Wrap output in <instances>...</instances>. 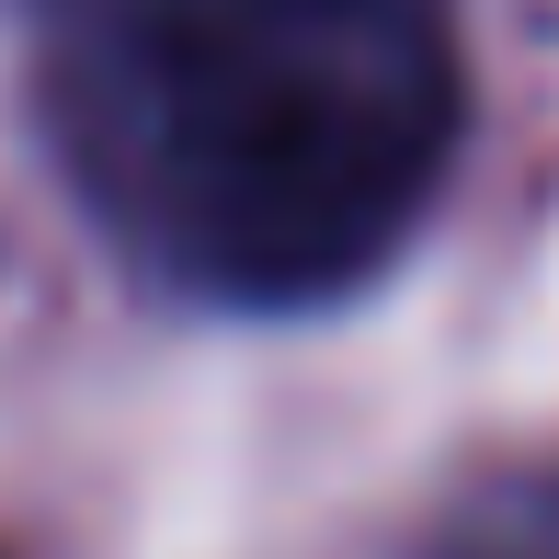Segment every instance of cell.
I'll return each mask as SVG.
<instances>
[{
    "mask_svg": "<svg viewBox=\"0 0 559 559\" xmlns=\"http://www.w3.org/2000/svg\"><path fill=\"white\" fill-rule=\"evenodd\" d=\"M23 46L104 240L206 309L354 297L468 126L456 0H23Z\"/></svg>",
    "mask_w": 559,
    "mask_h": 559,
    "instance_id": "obj_1",
    "label": "cell"
},
{
    "mask_svg": "<svg viewBox=\"0 0 559 559\" xmlns=\"http://www.w3.org/2000/svg\"><path fill=\"white\" fill-rule=\"evenodd\" d=\"M423 559H559V468H491L435 514Z\"/></svg>",
    "mask_w": 559,
    "mask_h": 559,
    "instance_id": "obj_2",
    "label": "cell"
}]
</instances>
